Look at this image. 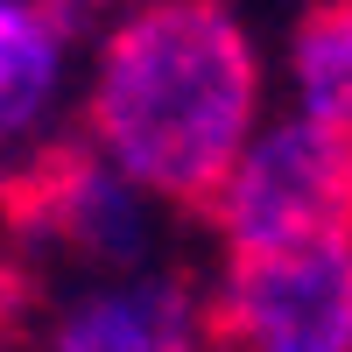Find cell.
<instances>
[{"mask_svg": "<svg viewBox=\"0 0 352 352\" xmlns=\"http://www.w3.org/2000/svg\"><path fill=\"white\" fill-rule=\"evenodd\" d=\"M261 64L226 0H148L99 50L85 141L190 219H219L247 162Z\"/></svg>", "mask_w": 352, "mask_h": 352, "instance_id": "6da1fadb", "label": "cell"}, {"mask_svg": "<svg viewBox=\"0 0 352 352\" xmlns=\"http://www.w3.org/2000/svg\"><path fill=\"white\" fill-rule=\"evenodd\" d=\"M204 338L212 352H352V232L226 254Z\"/></svg>", "mask_w": 352, "mask_h": 352, "instance_id": "7a4b0ae2", "label": "cell"}, {"mask_svg": "<svg viewBox=\"0 0 352 352\" xmlns=\"http://www.w3.org/2000/svg\"><path fill=\"white\" fill-rule=\"evenodd\" d=\"M219 232L226 254L352 232V127L289 120L268 141H254L219 204Z\"/></svg>", "mask_w": 352, "mask_h": 352, "instance_id": "3957f363", "label": "cell"}, {"mask_svg": "<svg viewBox=\"0 0 352 352\" xmlns=\"http://www.w3.org/2000/svg\"><path fill=\"white\" fill-rule=\"evenodd\" d=\"M8 226L21 240L92 261V268H127L148 247V226H141V204L127 197V176L92 141H43L28 162H14Z\"/></svg>", "mask_w": 352, "mask_h": 352, "instance_id": "277c9868", "label": "cell"}, {"mask_svg": "<svg viewBox=\"0 0 352 352\" xmlns=\"http://www.w3.org/2000/svg\"><path fill=\"white\" fill-rule=\"evenodd\" d=\"M50 352H212L204 296L190 275H155L78 296L50 331Z\"/></svg>", "mask_w": 352, "mask_h": 352, "instance_id": "5b68a950", "label": "cell"}, {"mask_svg": "<svg viewBox=\"0 0 352 352\" xmlns=\"http://www.w3.org/2000/svg\"><path fill=\"white\" fill-rule=\"evenodd\" d=\"M56 71H64V8L8 0V14H0V92H8L0 120H8L14 141H21L28 120L50 106Z\"/></svg>", "mask_w": 352, "mask_h": 352, "instance_id": "8992f818", "label": "cell"}, {"mask_svg": "<svg viewBox=\"0 0 352 352\" xmlns=\"http://www.w3.org/2000/svg\"><path fill=\"white\" fill-rule=\"evenodd\" d=\"M289 64H296V85L310 99V120L352 127V0H317V8H303Z\"/></svg>", "mask_w": 352, "mask_h": 352, "instance_id": "52a82bcc", "label": "cell"}, {"mask_svg": "<svg viewBox=\"0 0 352 352\" xmlns=\"http://www.w3.org/2000/svg\"><path fill=\"white\" fill-rule=\"evenodd\" d=\"M43 8H99V0H43Z\"/></svg>", "mask_w": 352, "mask_h": 352, "instance_id": "ba28073f", "label": "cell"}]
</instances>
